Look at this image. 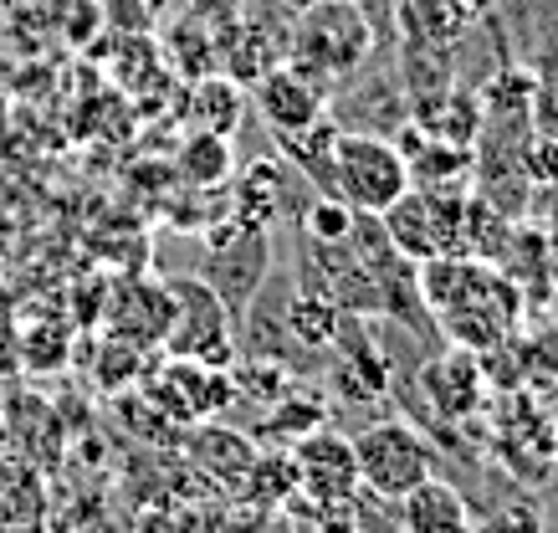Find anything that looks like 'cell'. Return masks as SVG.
Here are the masks:
<instances>
[{"mask_svg":"<svg viewBox=\"0 0 558 533\" xmlns=\"http://www.w3.org/2000/svg\"><path fill=\"white\" fill-rule=\"evenodd\" d=\"M374 52V21L364 0H307L288 26V62L313 87H343Z\"/></svg>","mask_w":558,"mask_h":533,"instance_id":"cell-1","label":"cell"},{"mask_svg":"<svg viewBox=\"0 0 558 533\" xmlns=\"http://www.w3.org/2000/svg\"><path fill=\"white\" fill-rule=\"evenodd\" d=\"M410 190V159L400 144H389L364 129H339L333 144V190L359 216H385L400 195Z\"/></svg>","mask_w":558,"mask_h":533,"instance_id":"cell-2","label":"cell"},{"mask_svg":"<svg viewBox=\"0 0 558 533\" xmlns=\"http://www.w3.org/2000/svg\"><path fill=\"white\" fill-rule=\"evenodd\" d=\"M354 457H359V482L364 493L379 502H400L410 487H421L425 477H436V451L410 421H369L354 436Z\"/></svg>","mask_w":558,"mask_h":533,"instance_id":"cell-3","label":"cell"},{"mask_svg":"<svg viewBox=\"0 0 558 533\" xmlns=\"http://www.w3.org/2000/svg\"><path fill=\"white\" fill-rule=\"evenodd\" d=\"M267 267H271L267 226L231 221V226H220V231H210V246H205L201 272H205V282L216 288L220 303L231 308V318H236V313H252Z\"/></svg>","mask_w":558,"mask_h":533,"instance_id":"cell-4","label":"cell"},{"mask_svg":"<svg viewBox=\"0 0 558 533\" xmlns=\"http://www.w3.org/2000/svg\"><path fill=\"white\" fill-rule=\"evenodd\" d=\"M170 298H174V324H170V354L174 360H190V364H220L231 360V308L216 298L210 282H195V277H180L170 282Z\"/></svg>","mask_w":558,"mask_h":533,"instance_id":"cell-5","label":"cell"},{"mask_svg":"<svg viewBox=\"0 0 558 533\" xmlns=\"http://www.w3.org/2000/svg\"><path fill=\"white\" fill-rule=\"evenodd\" d=\"M292 472H298V493L313 498V508H328V502H349L354 493H364L359 482V457L354 441L339 436V431H307L303 441L292 447Z\"/></svg>","mask_w":558,"mask_h":533,"instance_id":"cell-6","label":"cell"},{"mask_svg":"<svg viewBox=\"0 0 558 533\" xmlns=\"http://www.w3.org/2000/svg\"><path fill=\"white\" fill-rule=\"evenodd\" d=\"M252 104L277 138H292V134H303V129H313V123L328 119V93L307 83L303 72H292L288 62H277L271 72L256 77Z\"/></svg>","mask_w":558,"mask_h":533,"instance_id":"cell-7","label":"cell"},{"mask_svg":"<svg viewBox=\"0 0 558 533\" xmlns=\"http://www.w3.org/2000/svg\"><path fill=\"white\" fill-rule=\"evenodd\" d=\"M421 396L446 426L476 415L482 405H487V375H482V360L461 344L451 349V354H436V360L421 370Z\"/></svg>","mask_w":558,"mask_h":533,"instance_id":"cell-8","label":"cell"},{"mask_svg":"<svg viewBox=\"0 0 558 533\" xmlns=\"http://www.w3.org/2000/svg\"><path fill=\"white\" fill-rule=\"evenodd\" d=\"M389 508H395L405 533H472L476 529L466 493L446 477H425L421 487H410L405 498L389 502Z\"/></svg>","mask_w":558,"mask_h":533,"instance_id":"cell-9","label":"cell"},{"mask_svg":"<svg viewBox=\"0 0 558 533\" xmlns=\"http://www.w3.org/2000/svg\"><path fill=\"white\" fill-rule=\"evenodd\" d=\"M51 513V487H47V467H36L21 451L0 457V533H21V529H41Z\"/></svg>","mask_w":558,"mask_h":533,"instance_id":"cell-10","label":"cell"},{"mask_svg":"<svg viewBox=\"0 0 558 533\" xmlns=\"http://www.w3.org/2000/svg\"><path fill=\"white\" fill-rule=\"evenodd\" d=\"M0 415H5V431H11V451L32 457V462L47 467V472H57V467H62V451H68V426H62V415L51 411L47 400L11 396Z\"/></svg>","mask_w":558,"mask_h":533,"instance_id":"cell-11","label":"cell"},{"mask_svg":"<svg viewBox=\"0 0 558 533\" xmlns=\"http://www.w3.org/2000/svg\"><path fill=\"white\" fill-rule=\"evenodd\" d=\"M185 447H190V462L205 467V477L216 482H241L246 467L256 462V451L246 436L226 426H205V431H185Z\"/></svg>","mask_w":558,"mask_h":533,"instance_id":"cell-12","label":"cell"},{"mask_svg":"<svg viewBox=\"0 0 558 533\" xmlns=\"http://www.w3.org/2000/svg\"><path fill=\"white\" fill-rule=\"evenodd\" d=\"M400 16H405V32L425 47H446L466 32L472 21V5L466 0H400Z\"/></svg>","mask_w":558,"mask_h":533,"instance_id":"cell-13","label":"cell"},{"mask_svg":"<svg viewBox=\"0 0 558 533\" xmlns=\"http://www.w3.org/2000/svg\"><path fill=\"white\" fill-rule=\"evenodd\" d=\"M282 324H288V339L303 349H328L333 344V334H339V308L328 303L323 293L303 288V293L288 298V308H282Z\"/></svg>","mask_w":558,"mask_h":533,"instance_id":"cell-14","label":"cell"},{"mask_svg":"<svg viewBox=\"0 0 558 533\" xmlns=\"http://www.w3.org/2000/svg\"><path fill=\"white\" fill-rule=\"evenodd\" d=\"M180 174L190 185H220L231 174V144L226 134H190V144L180 149Z\"/></svg>","mask_w":558,"mask_h":533,"instance_id":"cell-15","label":"cell"},{"mask_svg":"<svg viewBox=\"0 0 558 533\" xmlns=\"http://www.w3.org/2000/svg\"><path fill=\"white\" fill-rule=\"evenodd\" d=\"M282 185H288V174L277 159H262L246 170V185H241V210L236 221H252V226H267V216L282 206Z\"/></svg>","mask_w":558,"mask_h":533,"instance_id":"cell-16","label":"cell"},{"mask_svg":"<svg viewBox=\"0 0 558 533\" xmlns=\"http://www.w3.org/2000/svg\"><path fill=\"white\" fill-rule=\"evenodd\" d=\"M195 113H201V129L205 134H226L231 138V129H236L241 119V93L231 77H201V87H195Z\"/></svg>","mask_w":558,"mask_h":533,"instance_id":"cell-17","label":"cell"},{"mask_svg":"<svg viewBox=\"0 0 558 533\" xmlns=\"http://www.w3.org/2000/svg\"><path fill=\"white\" fill-rule=\"evenodd\" d=\"M354 221H359V210L349 206V201H339V195H313V206L303 210V237L307 241H349V231H354Z\"/></svg>","mask_w":558,"mask_h":533,"instance_id":"cell-18","label":"cell"},{"mask_svg":"<svg viewBox=\"0 0 558 533\" xmlns=\"http://www.w3.org/2000/svg\"><path fill=\"white\" fill-rule=\"evenodd\" d=\"M472 533H543V513L533 502H508V508H497V513L476 518Z\"/></svg>","mask_w":558,"mask_h":533,"instance_id":"cell-19","label":"cell"},{"mask_svg":"<svg viewBox=\"0 0 558 533\" xmlns=\"http://www.w3.org/2000/svg\"><path fill=\"white\" fill-rule=\"evenodd\" d=\"M11 451V431H5V415H0V457Z\"/></svg>","mask_w":558,"mask_h":533,"instance_id":"cell-20","label":"cell"},{"mask_svg":"<svg viewBox=\"0 0 558 533\" xmlns=\"http://www.w3.org/2000/svg\"><path fill=\"white\" fill-rule=\"evenodd\" d=\"M548 436H554V462H558V415H548Z\"/></svg>","mask_w":558,"mask_h":533,"instance_id":"cell-21","label":"cell"},{"mask_svg":"<svg viewBox=\"0 0 558 533\" xmlns=\"http://www.w3.org/2000/svg\"><path fill=\"white\" fill-rule=\"evenodd\" d=\"M466 5H472V16H476V11H487L492 0H466Z\"/></svg>","mask_w":558,"mask_h":533,"instance_id":"cell-22","label":"cell"}]
</instances>
